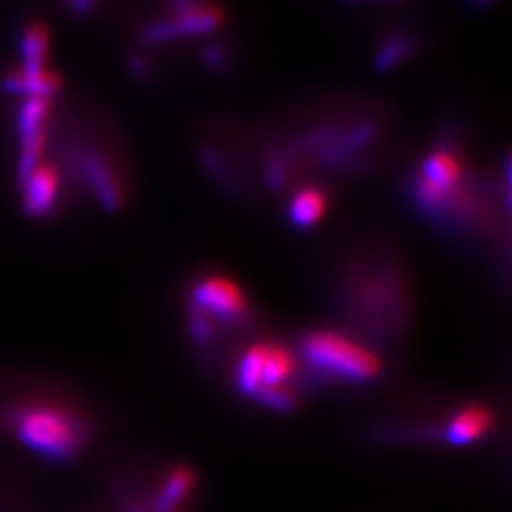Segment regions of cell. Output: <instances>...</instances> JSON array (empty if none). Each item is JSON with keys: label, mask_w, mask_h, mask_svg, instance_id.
I'll return each instance as SVG.
<instances>
[{"label": "cell", "mask_w": 512, "mask_h": 512, "mask_svg": "<svg viewBox=\"0 0 512 512\" xmlns=\"http://www.w3.org/2000/svg\"><path fill=\"white\" fill-rule=\"evenodd\" d=\"M57 175L54 169L42 167L29 183V205L37 211L48 209L54 202Z\"/></svg>", "instance_id": "30bf717a"}, {"label": "cell", "mask_w": 512, "mask_h": 512, "mask_svg": "<svg viewBox=\"0 0 512 512\" xmlns=\"http://www.w3.org/2000/svg\"><path fill=\"white\" fill-rule=\"evenodd\" d=\"M14 433L38 456L67 461L86 442V425L74 412L50 403L21 404L10 414Z\"/></svg>", "instance_id": "6da1fadb"}, {"label": "cell", "mask_w": 512, "mask_h": 512, "mask_svg": "<svg viewBox=\"0 0 512 512\" xmlns=\"http://www.w3.org/2000/svg\"><path fill=\"white\" fill-rule=\"evenodd\" d=\"M192 300L205 317H217L220 321L239 323L249 310L247 298L238 285L219 275L200 281L192 291Z\"/></svg>", "instance_id": "277c9868"}, {"label": "cell", "mask_w": 512, "mask_h": 512, "mask_svg": "<svg viewBox=\"0 0 512 512\" xmlns=\"http://www.w3.org/2000/svg\"><path fill=\"white\" fill-rule=\"evenodd\" d=\"M302 355L315 370L348 382H370L382 370L380 359L370 349L330 330L308 334Z\"/></svg>", "instance_id": "3957f363"}, {"label": "cell", "mask_w": 512, "mask_h": 512, "mask_svg": "<svg viewBox=\"0 0 512 512\" xmlns=\"http://www.w3.org/2000/svg\"><path fill=\"white\" fill-rule=\"evenodd\" d=\"M175 18L165 19L164 23H158L148 29L147 38L160 42L169 38L186 37V35H198L215 29L222 19V14L213 6L205 4H184L177 6Z\"/></svg>", "instance_id": "5b68a950"}, {"label": "cell", "mask_w": 512, "mask_h": 512, "mask_svg": "<svg viewBox=\"0 0 512 512\" xmlns=\"http://www.w3.org/2000/svg\"><path fill=\"white\" fill-rule=\"evenodd\" d=\"M294 372L293 355L274 344H256L239 357V391L275 410L293 408L294 397L285 384Z\"/></svg>", "instance_id": "7a4b0ae2"}, {"label": "cell", "mask_w": 512, "mask_h": 512, "mask_svg": "<svg viewBox=\"0 0 512 512\" xmlns=\"http://www.w3.org/2000/svg\"><path fill=\"white\" fill-rule=\"evenodd\" d=\"M406 44L404 42H401V40H393L391 44H387L385 46L384 50H382V54H380V63L384 65V67H389L391 63H395L401 55L406 52V48H404Z\"/></svg>", "instance_id": "8fae6325"}, {"label": "cell", "mask_w": 512, "mask_h": 512, "mask_svg": "<svg viewBox=\"0 0 512 512\" xmlns=\"http://www.w3.org/2000/svg\"><path fill=\"white\" fill-rule=\"evenodd\" d=\"M421 183L437 188L442 194H452L461 181V165L452 152H433L423 162Z\"/></svg>", "instance_id": "52a82bcc"}, {"label": "cell", "mask_w": 512, "mask_h": 512, "mask_svg": "<svg viewBox=\"0 0 512 512\" xmlns=\"http://www.w3.org/2000/svg\"><path fill=\"white\" fill-rule=\"evenodd\" d=\"M194 488V475L188 469H175L165 476L160 486L152 512H177Z\"/></svg>", "instance_id": "ba28073f"}, {"label": "cell", "mask_w": 512, "mask_h": 512, "mask_svg": "<svg viewBox=\"0 0 512 512\" xmlns=\"http://www.w3.org/2000/svg\"><path fill=\"white\" fill-rule=\"evenodd\" d=\"M492 423H494V418L488 412V408L469 406L452 418L446 427L444 437L450 444L465 446V444L482 439L490 431Z\"/></svg>", "instance_id": "8992f818"}, {"label": "cell", "mask_w": 512, "mask_h": 512, "mask_svg": "<svg viewBox=\"0 0 512 512\" xmlns=\"http://www.w3.org/2000/svg\"><path fill=\"white\" fill-rule=\"evenodd\" d=\"M327 211V200L317 188H304L300 190L291 202L289 217L294 226L310 228L317 224Z\"/></svg>", "instance_id": "9c48e42d"}, {"label": "cell", "mask_w": 512, "mask_h": 512, "mask_svg": "<svg viewBox=\"0 0 512 512\" xmlns=\"http://www.w3.org/2000/svg\"><path fill=\"white\" fill-rule=\"evenodd\" d=\"M131 512H152V511H147V509H141V507H135V509H131Z\"/></svg>", "instance_id": "7c38bea8"}]
</instances>
